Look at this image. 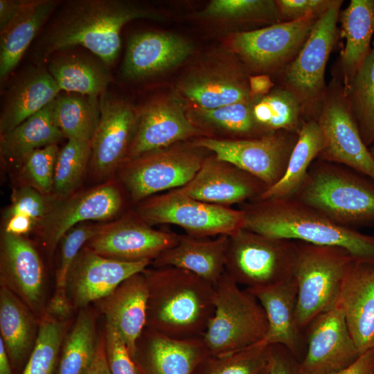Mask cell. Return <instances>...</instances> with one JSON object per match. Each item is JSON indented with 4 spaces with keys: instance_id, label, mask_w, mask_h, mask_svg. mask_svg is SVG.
Instances as JSON below:
<instances>
[{
    "instance_id": "7",
    "label": "cell",
    "mask_w": 374,
    "mask_h": 374,
    "mask_svg": "<svg viewBox=\"0 0 374 374\" xmlns=\"http://www.w3.org/2000/svg\"><path fill=\"white\" fill-rule=\"evenodd\" d=\"M297 241L242 229L229 235L226 274L245 289L276 285L294 277Z\"/></svg>"
},
{
    "instance_id": "27",
    "label": "cell",
    "mask_w": 374,
    "mask_h": 374,
    "mask_svg": "<svg viewBox=\"0 0 374 374\" xmlns=\"http://www.w3.org/2000/svg\"><path fill=\"white\" fill-rule=\"evenodd\" d=\"M229 235L215 238L179 235L176 244L152 261L154 267H175L188 270L215 285L225 272Z\"/></svg>"
},
{
    "instance_id": "36",
    "label": "cell",
    "mask_w": 374,
    "mask_h": 374,
    "mask_svg": "<svg viewBox=\"0 0 374 374\" xmlns=\"http://www.w3.org/2000/svg\"><path fill=\"white\" fill-rule=\"evenodd\" d=\"M251 109L256 123L266 134L278 131L299 133L308 121L301 101L285 88L255 97Z\"/></svg>"
},
{
    "instance_id": "23",
    "label": "cell",
    "mask_w": 374,
    "mask_h": 374,
    "mask_svg": "<svg viewBox=\"0 0 374 374\" xmlns=\"http://www.w3.org/2000/svg\"><path fill=\"white\" fill-rule=\"evenodd\" d=\"M200 134L179 105L169 100L154 103L139 114L137 129L125 161Z\"/></svg>"
},
{
    "instance_id": "53",
    "label": "cell",
    "mask_w": 374,
    "mask_h": 374,
    "mask_svg": "<svg viewBox=\"0 0 374 374\" xmlns=\"http://www.w3.org/2000/svg\"><path fill=\"white\" fill-rule=\"evenodd\" d=\"M334 374H374V347L362 353L350 366Z\"/></svg>"
},
{
    "instance_id": "39",
    "label": "cell",
    "mask_w": 374,
    "mask_h": 374,
    "mask_svg": "<svg viewBox=\"0 0 374 374\" xmlns=\"http://www.w3.org/2000/svg\"><path fill=\"white\" fill-rule=\"evenodd\" d=\"M182 93L202 109H214L250 100L249 86L229 78L202 76L188 81Z\"/></svg>"
},
{
    "instance_id": "41",
    "label": "cell",
    "mask_w": 374,
    "mask_h": 374,
    "mask_svg": "<svg viewBox=\"0 0 374 374\" xmlns=\"http://www.w3.org/2000/svg\"><path fill=\"white\" fill-rule=\"evenodd\" d=\"M91 155V143L68 139L57 154L53 180L55 199L74 193L80 185Z\"/></svg>"
},
{
    "instance_id": "51",
    "label": "cell",
    "mask_w": 374,
    "mask_h": 374,
    "mask_svg": "<svg viewBox=\"0 0 374 374\" xmlns=\"http://www.w3.org/2000/svg\"><path fill=\"white\" fill-rule=\"evenodd\" d=\"M73 308L67 294L55 292L47 303L46 314L60 320H68Z\"/></svg>"
},
{
    "instance_id": "8",
    "label": "cell",
    "mask_w": 374,
    "mask_h": 374,
    "mask_svg": "<svg viewBox=\"0 0 374 374\" xmlns=\"http://www.w3.org/2000/svg\"><path fill=\"white\" fill-rule=\"evenodd\" d=\"M136 215L150 226L173 224L196 238L231 235L244 228L243 210L190 197L177 189L141 202Z\"/></svg>"
},
{
    "instance_id": "21",
    "label": "cell",
    "mask_w": 374,
    "mask_h": 374,
    "mask_svg": "<svg viewBox=\"0 0 374 374\" xmlns=\"http://www.w3.org/2000/svg\"><path fill=\"white\" fill-rule=\"evenodd\" d=\"M209 355L202 337L174 339L145 327L134 359L141 374H193Z\"/></svg>"
},
{
    "instance_id": "28",
    "label": "cell",
    "mask_w": 374,
    "mask_h": 374,
    "mask_svg": "<svg viewBox=\"0 0 374 374\" xmlns=\"http://www.w3.org/2000/svg\"><path fill=\"white\" fill-rule=\"evenodd\" d=\"M60 92L48 70L39 67L25 72L7 91L0 116L1 134L42 110Z\"/></svg>"
},
{
    "instance_id": "26",
    "label": "cell",
    "mask_w": 374,
    "mask_h": 374,
    "mask_svg": "<svg viewBox=\"0 0 374 374\" xmlns=\"http://www.w3.org/2000/svg\"><path fill=\"white\" fill-rule=\"evenodd\" d=\"M190 51V45L175 35L155 31L138 33L128 42L123 75L128 79L153 75L181 62Z\"/></svg>"
},
{
    "instance_id": "40",
    "label": "cell",
    "mask_w": 374,
    "mask_h": 374,
    "mask_svg": "<svg viewBox=\"0 0 374 374\" xmlns=\"http://www.w3.org/2000/svg\"><path fill=\"white\" fill-rule=\"evenodd\" d=\"M69 320L48 314L40 320L37 338L21 374H57L62 346Z\"/></svg>"
},
{
    "instance_id": "13",
    "label": "cell",
    "mask_w": 374,
    "mask_h": 374,
    "mask_svg": "<svg viewBox=\"0 0 374 374\" xmlns=\"http://www.w3.org/2000/svg\"><path fill=\"white\" fill-rule=\"evenodd\" d=\"M122 205L121 193L114 182L64 198H54L48 212L37 224L42 244L52 253L70 229L88 221L112 219Z\"/></svg>"
},
{
    "instance_id": "50",
    "label": "cell",
    "mask_w": 374,
    "mask_h": 374,
    "mask_svg": "<svg viewBox=\"0 0 374 374\" xmlns=\"http://www.w3.org/2000/svg\"><path fill=\"white\" fill-rule=\"evenodd\" d=\"M265 374H301L300 361L283 346L269 345Z\"/></svg>"
},
{
    "instance_id": "2",
    "label": "cell",
    "mask_w": 374,
    "mask_h": 374,
    "mask_svg": "<svg viewBox=\"0 0 374 374\" xmlns=\"http://www.w3.org/2000/svg\"><path fill=\"white\" fill-rule=\"evenodd\" d=\"M244 228L269 237L338 247L355 258L374 264V235L341 226L294 197L245 202Z\"/></svg>"
},
{
    "instance_id": "44",
    "label": "cell",
    "mask_w": 374,
    "mask_h": 374,
    "mask_svg": "<svg viewBox=\"0 0 374 374\" xmlns=\"http://www.w3.org/2000/svg\"><path fill=\"white\" fill-rule=\"evenodd\" d=\"M203 17L235 20L282 22L275 1L264 0H213L200 13Z\"/></svg>"
},
{
    "instance_id": "49",
    "label": "cell",
    "mask_w": 374,
    "mask_h": 374,
    "mask_svg": "<svg viewBox=\"0 0 374 374\" xmlns=\"http://www.w3.org/2000/svg\"><path fill=\"white\" fill-rule=\"evenodd\" d=\"M334 0L275 1L281 21H292L310 15H321Z\"/></svg>"
},
{
    "instance_id": "16",
    "label": "cell",
    "mask_w": 374,
    "mask_h": 374,
    "mask_svg": "<svg viewBox=\"0 0 374 374\" xmlns=\"http://www.w3.org/2000/svg\"><path fill=\"white\" fill-rule=\"evenodd\" d=\"M0 283L17 296L40 321L46 315V278L42 260L24 236L3 232Z\"/></svg>"
},
{
    "instance_id": "58",
    "label": "cell",
    "mask_w": 374,
    "mask_h": 374,
    "mask_svg": "<svg viewBox=\"0 0 374 374\" xmlns=\"http://www.w3.org/2000/svg\"><path fill=\"white\" fill-rule=\"evenodd\" d=\"M369 152L374 160V142L368 147Z\"/></svg>"
},
{
    "instance_id": "34",
    "label": "cell",
    "mask_w": 374,
    "mask_h": 374,
    "mask_svg": "<svg viewBox=\"0 0 374 374\" xmlns=\"http://www.w3.org/2000/svg\"><path fill=\"white\" fill-rule=\"evenodd\" d=\"M48 69L61 91L100 97L110 82L106 64L81 55L57 57Z\"/></svg>"
},
{
    "instance_id": "43",
    "label": "cell",
    "mask_w": 374,
    "mask_h": 374,
    "mask_svg": "<svg viewBox=\"0 0 374 374\" xmlns=\"http://www.w3.org/2000/svg\"><path fill=\"white\" fill-rule=\"evenodd\" d=\"M268 346L257 344L222 355H209L193 374H264Z\"/></svg>"
},
{
    "instance_id": "33",
    "label": "cell",
    "mask_w": 374,
    "mask_h": 374,
    "mask_svg": "<svg viewBox=\"0 0 374 374\" xmlns=\"http://www.w3.org/2000/svg\"><path fill=\"white\" fill-rule=\"evenodd\" d=\"M323 148V136L315 119L306 121L298 133L286 170L274 185L268 187L260 199L294 197L303 185L312 163Z\"/></svg>"
},
{
    "instance_id": "18",
    "label": "cell",
    "mask_w": 374,
    "mask_h": 374,
    "mask_svg": "<svg viewBox=\"0 0 374 374\" xmlns=\"http://www.w3.org/2000/svg\"><path fill=\"white\" fill-rule=\"evenodd\" d=\"M100 110L98 125L91 141L90 165L97 177H105L125 162L139 114L107 91L100 96Z\"/></svg>"
},
{
    "instance_id": "55",
    "label": "cell",
    "mask_w": 374,
    "mask_h": 374,
    "mask_svg": "<svg viewBox=\"0 0 374 374\" xmlns=\"http://www.w3.org/2000/svg\"><path fill=\"white\" fill-rule=\"evenodd\" d=\"M84 374H111L106 357L104 333L99 337L95 357Z\"/></svg>"
},
{
    "instance_id": "4",
    "label": "cell",
    "mask_w": 374,
    "mask_h": 374,
    "mask_svg": "<svg viewBox=\"0 0 374 374\" xmlns=\"http://www.w3.org/2000/svg\"><path fill=\"white\" fill-rule=\"evenodd\" d=\"M294 197L341 226L374 224V181L344 166L317 159Z\"/></svg>"
},
{
    "instance_id": "47",
    "label": "cell",
    "mask_w": 374,
    "mask_h": 374,
    "mask_svg": "<svg viewBox=\"0 0 374 374\" xmlns=\"http://www.w3.org/2000/svg\"><path fill=\"white\" fill-rule=\"evenodd\" d=\"M34 188L26 185L12 194L10 205L5 211L6 220L16 215H24L34 220L37 224L48 211L52 199Z\"/></svg>"
},
{
    "instance_id": "14",
    "label": "cell",
    "mask_w": 374,
    "mask_h": 374,
    "mask_svg": "<svg viewBox=\"0 0 374 374\" xmlns=\"http://www.w3.org/2000/svg\"><path fill=\"white\" fill-rule=\"evenodd\" d=\"M321 15L283 21L234 33L232 49L247 64L259 69L286 66L299 53Z\"/></svg>"
},
{
    "instance_id": "60",
    "label": "cell",
    "mask_w": 374,
    "mask_h": 374,
    "mask_svg": "<svg viewBox=\"0 0 374 374\" xmlns=\"http://www.w3.org/2000/svg\"><path fill=\"white\" fill-rule=\"evenodd\" d=\"M265 369H266V368H265ZM264 374H265V373H264Z\"/></svg>"
},
{
    "instance_id": "10",
    "label": "cell",
    "mask_w": 374,
    "mask_h": 374,
    "mask_svg": "<svg viewBox=\"0 0 374 374\" xmlns=\"http://www.w3.org/2000/svg\"><path fill=\"white\" fill-rule=\"evenodd\" d=\"M197 148L193 143L190 147L173 145L125 161L119 177L132 201L141 202L187 184L205 159Z\"/></svg>"
},
{
    "instance_id": "37",
    "label": "cell",
    "mask_w": 374,
    "mask_h": 374,
    "mask_svg": "<svg viewBox=\"0 0 374 374\" xmlns=\"http://www.w3.org/2000/svg\"><path fill=\"white\" fill-rule=\"evenodd\" d=\"M98 341L96 315L87 308L81 309L64 337L57 374H84L95 357Z\"/></svg>"
},
{
    "instance_id": "56",
    "label": "cell",
    "mask_w": 374,
    "mask_h": 374,
    "mask_svg": "<svg viewBox=\"0 0 374 374\" xmlns=\"http://www.w3.org/2000/svg\"><path fill=\"white\" fill-rule=\"evenodd\" d=\"M274 85L268 75L262 74L249 77V88L251 97H259L268 94Z\"/></svg>"
},
{
    "instance_id": "48",
    "label": "cell",
    "mask_w": 374,
    "mask_h": 374,
    "mask_svg": "<svg viewBox=\"0 0 374 374\" xmlns=\"http://www.w3.org/2000/svg\"><path fill=\"white\" fill-rule=\"evenodd\" d=\"M106 357L111 374H141L127 345L111 326L104 332Z\"/></svg>"
},
{
    "instance_id": "20",
    "label": "cell",
    "mask_w": 374,
    "mask_h": 374,
    "mask_svg": "<svg viewBox=\"0 0 374 374\" xmlns=\"http://www.w3.org/2000/svg\"><path fill=\"white\" fill-rule=\"evenodd\" d=\"M267 188L256 177L213 155L205 158L194 177L177 190L195 199L231 207L259 198Z\"/></svg>"
},
{
    "instance_id": "11",
    "label": "cell",
    "mask_w": 374,
    "mask_h": 374,
    "mask_svg": "<svg viewBox=\"0 0 374 374\" xmlns=\"http://www.w3.org/2000/svg\"><path fill=\"white\" fill-rule=\"evenodd\" d=\"M298 133L278 131L254 139H220L202 136L193 142L262 181L267 188L284 175Z\"/></svg>"
},
{
    "instance_id": "54",
    "label": "cell",
    "mask_w": 374,
    "mask_h": 374,
    "mask_svg": "<svg viewBox=\"0 0 374 374\" xmlns=\"http://www.w3.org/2000/svg\"><path fill=\"white\" fill-rule=\"evenodd\" d=\"M6 221L3 231L17 236H24L37 226L34 220L24 215H14Z\"/></svg>"
},
{
    "instance_id": "1",
    "label": "cell",
    "mask_w": 374,
    "mask_h": 374,
    "mask_svg": "<svg viewBox=\"0 0 374 374\" xmlns=\"http://www.w3.org/2000/svg\"><path fill=\"white\" fill-rule=\"evenodd\" d=\"M39 34L32 58L39 65L56 51L81 46L107 66L121 49V31L127 22L157 18V14L132 3L117 0H72L62 3Z\"/></svg>"
},
{
    "instance_id": "25",
    "label": "cell",
    "mask_w": 374,
    "mask_h": 374,
    "mask_svg": "<svg viewBox=\"0 0 374 374\" xmlns=\"http://www.w3.org/2000/svg\"><path fill=\"white\" fill-rule=\"evenodd\" d=\"M148 288L143 272L132 275L97 301L106 323L120 335L134 358L136 342L146 326Z\"/></svg>"
},
{
    "instance_id": "38",
    "label": "cell",
    "mask_w": 374,
    "mask_h": 374,
    "mask_svg": "<svg viewBox=\"0 0 374 374\" xmlns=\"http://www.w3.org/2000/svg\"><path fill=\"white\" fill-rule=\"evenodd\" d=\"M343 91L361 137L368 148L374 142V48Z\"/></svg>"
},
{
    "instance_id": "24",
    "label": "cell",
    "mask_w": 374,
    "mask_h": 374,
    "mask_svg": "<svg viewBox=\"0 0 374 374\" xmlns=\"http://www.w3.org/2000/svg\"><path fill=\"white\" fill-rule=\"evenodd\" d=\"M246 290L257 299L266 314L267 330L260 344L282 345L301 362L303 357V332L296 323L297 284L294 277L276 285Z\"/></svg>"
},
{
    "instance_id": "17",
    "label": "cell",
    "mask_w": 374,
    "mask_h": 374,
    "mask_svg": "<svg viewBox=\"0 0 374 374\" xmlns=\"http://www.w3.org/2000/svg\"><path fill=\"white\" fill-rule=\"evenodd\" d=\"M151 262H127L103 256L84 247L73 263L66 290L73 308H85L112 293L134 274L143 272Z\"/></svg>"
},
{
    "instance_id": "31",
    "label": "cell",
    "mask_w": 374,
    "mask_h": 374,
    "mask_svg": "<svg viewBox=\"0 0 374 374\" xmlns=\"http://www.w3.org/2000/svg\"><path fill=\"white\" fill-rule=\"evenodd\" d=\"M343 87L350 82L372 50L374 35V0H351L341 12Z\"/></svg>"
},
{
    "instance_id": "9",
    "label": "cell",
    "mask_w": 374,
    "mask_h": 374,
    "mask_svg": "<svg viewBox=\"0 0 374 374\" xmlns=\"http://www.w3.org/2000/svg\"><path fill=\"white\" fill-rule=\"evenodd\" d=\"M342 1L332 4L318 18L296 56L284 72L285 89L304 107L308 120L317 119L326 92L325 71L332 48Z\"/></svg>"
},
{
    "instance_id": "45",
    "label": "cell",
    "mask_w": 374,
    "mask_h": 374,
    "mask_svg": "<svg viewBox=\"0 0 374 374\" xmlns=\"http://www.w3.org/2000/svg\"><path fill=\"white\" fill-rule=\"evenodd\" d=\"M107 224L84 222L70 229L60 240V259L56 272L55 292L67 294V278L70 269L81 250L100 233Z\"/></svg>"
},
{
    "instance_id": "29",
    "label": "cell",
    "mask_w": 374,
    "mask_h": 374,
    "mask_svg": "<svg viewBox=\"0 0 374 374\" xmlns=\"http://www.w3.org/2000/svg\"><path fill=\"white\" fill-rule=\"evenodd\" d=\"M60 2L57 0H31L28 6L0 31L1 82L18 64Z\"/></svg>"
},
{
    "instance_id": "42",
    "label": "cell",
    "mask_w": 374,
    "mask_h": 374,
    "mask_svg": "<svg viewBox=\"0 0 374 374\" xmlns=\"http://www.w3.org/2000/svg\"><path fill=\"white\" fill-rule=\"evenodd\" d=\"M196 114L208 126L235 135L236 139H254L266 135L254 120L251 100L214 109H199Z\"/></svg>"
},
{
    "instance_id": "12",
    "label": "cell",
    "mask_w": 374,
    "mask_h": 374,
    "mask_svg": "<svg viewBox=\"0 0 374 374\" xmlns=\"http://www.w3.org/2000/svg\"><path fill=\"white\" fill-rule=\"evenodd\" d=\"M316 120L323 136L317 159L344 166L374 181V160L361 137L343 87L326 90Z\"/></svg>"
},
{
    "instance_id": "57",
    "label": "cell",
    "mask_w": 374,
    "mask_h": 374,
    "mask_svg": "<svg viewBox=\"0 0 374 374\" xmlns=\"http://www.w3.org/2000/svg\"><path fill=\"white\" fill-rule=\"evenodd\" d=\"M0 374H12V364L5 345L0 338Z\"/></svg>"
},
{
    "instance_id": "59",
    "label": "cell",
    "mask_w": 374,
    "mask_h": 374,
    "mask_svg": "<svg viewBox=\"0 0 374 374\" xmlns=\"http://www.w3.org/2000/svg\"><path fill=\"white\" fill-rule=\"evenodd\" d=\"M372 48H374V40H373V44H372Z\"/></svg>"
},
{
    "instance_id": "15",
    "label": "cell",
    "mask_w": 374,
    "mask_h": 374,
    "mask_svg": "<svg viewBox=\"0 0 374 374\" xmlns=\"http://www.w3.org/2000/svg\"><path fill=\"white\" fill-rule=\"evenodd\" d=\"M306 330L305 351L300 362L301 374H334L361 355L338 302L313 319Z\"/></svg>"
},
{
    "instance_id": "35",
    "label": "cell",
    "mask_w": 374,
    "mask_h": 374,
    "mask_svg": "<svg viewBox=\"0 0 374 374\" xmlns=\"http://www.w3.org/2000/svg\"><path fill=\"white\" fill-rule=\"evenodd\" d=\"M53 112L64 137L91 143L100 119V97L60 92L53 100Z\"/></svg>"
},
{
    "instance_id": "6",
    "label": "cell",
    "mask_w": 374,
    "mask_h": 374,
    "mask_svg": "<svg viewBox=\"0 0 374 374\" xmlns=\"http://www.w3.org/2000/svg\"><path fill=\"white\" fill-rule=\"evenodd\" d=\"M214 286V314L202 337L210 355L237 352L261 342L267 320L257 299L226 273Z\"/></svg>"
},
{
    "instance_id": "52",
    "label": "cell",
    "mask_w": 374,
    "mask_h": 374,
    "mask_svg": "<svg viewBox=\"0 0 374 374\" xmlns=\"http://www.w3.org/2000/svg\"><path fill=\"white\" fill-rule=\"evenodd\" d=\"M31 1V0H0V31Z\"/></svg>"
},
{
    "instance_id": "32",
    "label": "cell",
    "mask_w": 374,
    "mask_h": 374,
    "mask_svg": "<svg viewBox=\"0 0 374 374\" xmlns=\"http://www.w3.org/2000/svg\"><path fill=\"white\" fill-rule=\"evenodd\" d=\"M53 100L12 130L1 134L0 149L5 159L21 166L31 152L57 144L64 137L54 121Z\"/></svg>"
},
{
    "instance_id": "30",
    "label": "cell",
    "mask_w": 374,
    "mask_h": 374,
    "mask_svg": "<svg viewBox=\"0 0 374 374\" xmlns=\"http://www.w3.org/2000/svg\"><path fill=\"white\" fill-rule=\"evenodd\" d=\"M40 321L17 296L0 288V331L12 369L26 364L35 344Z\"/></svg>"
},
{
    "instance_id": "5",
    "label": "cell",
    "mask_w": 374,
    "mask_h": 374,
    "mask_svg": "<svg viewBox=\"0 0 374 374\" xmlns=\"http://www.w3.org/2000/svg\"><path fill=\"white\" fill-rule=\"evenodd\" d=\"M297 243L296 319L303 332L317 316L336 305L344 279L356 258L341 247Z\"/></svg>"
},
{
    "instance_id": "22",
    "label": "cell",
    "mask_w": 374,
    "mask_h": 374,
    "mask_svg": "<svg viewBox=\"0 0 374 374\" xmlns=\"http://www.w3.org/2000/svg\"><path fill=\"white\" fill-rule=\"evenodd\" d=\"M337 302L360 354L374 347V264L355 260Z\"/></svg>"
},
{
    "instance_id": "3",
    "label": "cell",
    "mask_w": 374,
    "mask_h": 374,
    "mask_svg": "<svg viewBox=\"0 0 374 374\" xmlns=\"http://www.w3.org/2000/svg\"><path fill=\"white\" fill-rule=\"evenodd\" d=\"M146 328L178 339L202 338L215 310V286L175 267H147Z\"/></svg>"
},
{
    "instance_id": "46",
    "label": "cell",
    "mask_w": 374,
    "mask_h": 374,
    "mask_svg": "<svg viewBox=\"0 0 374 374\" xmlns=\"http://www.w3.org/2000/svg\"><path fill=\"white\" fill-rule=\"evenodd\" d=\"M60 149L57 144L37 149L24 161L21 174L28 186L45 196L53 193L56 160Z\"/></svg>"
},
{
    "instance_id": "19",
    "label": "cell",
    "mask_w": 374,
    "mask_h": 374,
    "mask_svg": "<svg viewBox=\"0 0 374 374\" xmlns=\"http://www.w3.org/2000/svg\"><path fill=\"white\" fill-rule=\"evenodd\" d=\"M179 235L155 229L142 220L124 217L108 223L93 238L87 247L96 253L112 259L152 262L179 240Z\"/></svg>"
}]
</instances>
